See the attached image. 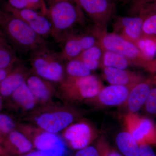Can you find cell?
Here are the masks:
<instances>
[{"label":"cell","mask_w":156,"mask_h":156,"mask_svg":"<svg viewBox=\"0 0 156 156\" xmlns=\"http://www.w3.org/2000/svg\"><path fill=\"white\" fill-rule=\"evenodd\" d=\"M135 44L147 58L151 60L156 59V41L154 38L142 36Z\"/></svg>","instance_id":"4316f807"},{"label":"cell","mask_w":156,"mask_h":156,"mask_svg":"<svg viewBox=\"0 0 156 156\" xmlns=\"http://www.w3.org/2000/svg\"><path fill=\"white\" fill-rule=\"evenodd\" d=\"M61 44H62V48L60 53L65 61L78 58L84 51L80 34H72Z\"/></svg>","instance_id":"ffe728a7"},{"label":"cell","mask_w":156,"mask_h":156,"mask_svg":"<svg viewBox=\"0 0 156 156\" xmlns=\"http://www.w3.org/2000/svg\"><path fill=\"white\" fill-rule=\"evenodd\" d=\"M146 1H152V0H146Z\"/></svg>","instance_id":"f35d334b"},{"label":"cell","mask_w":156,"mask_h":156,"mask_svg":"<svg viewBox=\"0 0 156 156\" xmlns=\"http://www.w3.org/2000/svg\"><path fill=\"white\" fill-rule=\"evenodd\" d=\"M63 98L70 102H80L95 97L103 88L102 82L93 75L83 77L66 78L59 84Z\"/></svg>","instance_id":"8992f818"},{"label":"cell","mask_w":156,"mask_h":156,"mask_svg":"<svg viewBox=\"0 0 156 156\" xmlns=\"http://www.w3.org/2000/svg\"><path fill=\"white\" fill-rule=\"evenodd\" d=\"M0 156H1V155H0Z\"/></svg>","instance_id":"7bdbcfd3"},{"label":"cell","mask_w":156,"mask_h":156,"mask_svg":"<svg viewBox=\"0 0 156 156\" xmlns=\"http://www.w3.org/2000/svg\"><path fill=\"white\" fill-rule=\"evenodd\" d=\"M126 130L139 145H156V126L151 119L129 112L124 117Z\"/></svg>","instance_id":"9c48e42d"},{"label":"cell","mask_w":156,"mask_h":156,"mask_svg":"<svg viewBox=\"0 0 156 156\" xmlns=\"http://www.w3.org/2000/svg\"><path fill=\"white\" fill-rule=\"evenodd\" d=\"M24 63L18 59L11 72L0 83V93L5 97L11 96L26 81L30 73Z\"/></svg>","instance_id":"9a60e30c"},{"label":"cell","mask_w":156,"mask_h":156,"mask_svg":"<svg viewBox=\"0 0 156 156\" xmlns=\"http://www.w3.org/2000/svg\"><path fill=\"white\" fill-rule=\"evenodd\" d=\"M130 61L122 54L109 50H104L101 67H112L119 69H126L131 66Z\"/></svg>","instance_id":"603a6c76"},{"label":"cell","mask_w":156,"mask_h":156,"mask_svg":"<svg viewBox=\"0 0 156 156\" xmlns=\"http://www.w3.org/2000/svg\"><path fill=\"white\" fill-rule=\"evenodd\" d=\"M120 1H122V0H120Z\"/></svg>","instance_id":"ee69618b"},{"label":"cell","mask_w":156,"mask_h":156,"mask_svg":"<svg viewBox=\"0 0 156 156\" xmlns=\"http://www.w3.org/2000/svg\"><path fill=\"white\" fill-rule=\"evenodd\" d=\"M48 17L52 27V35L62 43L77 26L85 22L84 12L75 0H45Z\"/></svg>","instance_id":"6da1fadb"},{"label":"cell","mask_w":156,"mask_h":156,"mask_svg":"<svg viewBox=\"0 0 156 156\" xmlns=\"http://www.w3.org/2000/svg\"><path fill=\"white\" fill-rule=\"evenodd\" d=\"M117 147L125 156H139L140 145L128 131L120 132L116 138Z\"/></svg>","instance_id":"44dd1931"},{"label":"cell","mask_w":156,"mask_h":156,"mask_svg":"<svg viewBox=\"0 0 156 156\" xmlns=\"http://www.w3.org/2000/svg\"><path fill=\"white\" fill-rule=\"evenodd\" d=\"M8 44L5 37L4 35L2 32L0 30V46Z\"/></svg>","instance_id":"d590c367"},{"label":"cell","mask_w":156,"mask_h":156,"mask_svg":"<svg viewBox=\"0 0 156 156\" xmlns=\"http://www.w3.org/2000/svg\"><path fill=\"white\" fill-rule=\"evenodd\" d=\"M14 66L9 68L6 69L0 70V83L7 76L8 74L11 72Z\"/></svg>","instance_id":"e575fe53"},{"label":"cell","mask_w":156,"mask_h":156,"mask_svg":"<svg viewBox=\"0 0 156 156\" xmlns=\"http://www.w3.org/2000/svg\"><path fill=\"white\" fill-rule=\"evenodd\" d=\"M144 18L139 15L119 17L114 23L113 32L136 44L142 37V26Z\"/></svg>","instance_id":"4fadbf2b"},{"label":"cell","mask_w":156,"mask_h":156,"mask_svg":"<svg viewBox=\"0 0 156 156\" xmlns=\"http://www.w3.org/2000/svg\"><path fill=\"white\" fill-rule=\"evenodd\" d=\"M18 59L15 50L9 44L0 46V70L12 67Z\"/></svg>","instance_id":"484cf974"},{"label":"cell","mask_w":156,"mask_h":156,"mask_svg":"<svg viewBox=\"0 0 156 156\" xmlns=\"http://www.w3.org/2000/svg\"><path fill=\"white\" fill-rule=\"evenodd\" d=\"M11 96L14 102L23 111H34L38 104L26 82L16 89Z\"/></svg>","instance_id":"d6986e66"},{"label":"cell","mask_w":156,"mask_h":156,"mask_svg":"<svg viewBox=\"0 0 156 156\" xmlns=\"http://www.w3.org/2000/svg\"><path fill=\"white\" fill-rule=\"evenodd\" d=\"M153 82V76L147 77L130 91L126 104L129 112L136 113L144 105Z\"/></svg>","instance_id":"e0dca14e"},{"label":"cell","mask_w":156,"mask_h":156,"mask_svg":"<svg viewBox=\"0 0 156 156\" xmlns=\"http://www.w3.org/2000/svg\"><path fill=\"white\" fill-rule=\"evenodd\" d=\"M20 128V131L29 138L37 150L46 152L51 156H69L64 140L57 134L28 124H23Z\"/></svg>","instance_id":"52a82bcc"},{"label":"cell","mask_w":156,"mask_h":156,"mask_svg":"<svg viewBox=\"0 0 156 156\" xmlns=\"http://www.w3.org/2000/svg\"><path fill=\"white\" fill-rule=\"evenodd\" d=\"M2 100H1V97H0V110H1V107H2Z\"/></svg>","instance_id":"74e56055"},{"label":"cell","mask_w":156,"mask_h":156,"mask_svg":"<svg viewBox=\"0 0 156 156\" xmlns=\"http://www.w3.org/2000/svg\"><path fill=\"white\" fill-rule=\"evenodd\" d=\"M33 111L29 119L34 126L44 131L57 133L62 131L76 119V112L65 106L43 105Z\"/></svg>","instance_id":"5b68a950"},{"label":"cell","mask_w":156,"mask_h":156,"mask_svg":"<svg viewBox=\"0 0 156 156\" xmlns=\"http://www.w3.org/2000/svg\"><path fill=\"white\" fill-rule=\"evenodd\" d=\"M139 156H156V154L150 145L144 144L140 145Z\"/></svg>","instance_id":"d6a6232c"},{"label":"cell","mask_w":156,"mask_h":156,"mask_svg":"<svg viewBox=\"0 0 156 156\" xmlns=\"http://www.w3.org/2000/svg\"><path fill=\"white\" fill-rule=\"evenodd\" d=\"M29 60L32 71L47 80L60 84L66 78L65 60L60 52L50 50L47 45L30 53Z\"/></svg>","instance_id":"277c9868"},{"label":"cell","mask_w":156,"mask_h":156,"mask_svg":"<svg viewBox=\"0 0 156 156\" xmlns=\"http://www.w3.org/2000/svg\"><path fill=\"white\" fill-rule=\"evenodd\" d=\"M0 29L6 39L21 53H30L47 45L45 39L22 19L4 8L0 9Z\"/></svg>","instance_id":"7a4b0ae2"},{"label":"cell","mask_w":156,"mask_h":156,"mask_svg":"<svg viewBox=\"0 0 156 156\" xmlns=\"http://www.w3.org/2000/svg\"><path fill=\"white\" fill-rule=\"evenodd\" d=\"M75 156H99V154L96 147L89 146L78 150Z\"/></svg>","instance_id":"1f68e13d"},{"label":"cell","mask_w":156,"mask_h":156,"mask_svg":"<svg viewBox=\"0 0 156 156\" xmlns=\"http://www.w3.org/2000/svg\"><path fill=\"white\" fill-rule=\"evenodd\" d=\"M15 124L14 120L5 114H0V133L9 134L14 130Z\"/></svg>","instance_id":"4dcf8cb0"},{"label":"cell","mask_w":156,"mask_h":156,"mask_svg":"<svg viewBox=\"0 0 156 156\" xmlns=\"http://www.w3.org/2000/svg\"><path fill=\"white\" fill-rule=\"evenodd\" d=\"M97 133L90 123L81 121L72 124L62 131V138L72 148L82 149L89 146L96 138Z\"/></svg>","instance_id":"30bf717a"},{"label":"cell","mask_w":156,"mask_h":156,"mask_svg":"<svg viewBox=\"0 0 156 156\" xmlns=\"http://www.w3.org/2000/svg\"><path fill=\"white\" fill-rule=\"evenodd\" d=\"M122 1H126V0H122Z\"/></svg>","instance_id":"60d3db41"},{"label":"cell","mask_w":156,"mask_h":156,"mask_svg":"<svg viewBox=\"0 0 156 156\" xmlns=\"http://www.w3.org/2000/svg\"><path fill=\"white\" fill-rule=\"evenodd\" d=\"M5 146V152L19 156L29 152L34 147L32 142L22 131L14 130L8 134Z\"/></svg>","instance_id":"ac0fdd59"},{"label":"cell","mask_w":156,"mask_h":156,"mask_svg":"<svg viewBox=\"0 0 156 156\" xmlns=\"http://www.w3.org/2000/svg\"><path fill=\"white\" fill-rule=\"evenodd\" d=\"M105 79L110 85L126 86L133 88L146 78L139 73L126 69L103 67Z\"/></svg>","instance_id":"2e32d148"},{"label":"cell","mask_w":156,"mask_h":156,"mask_svg":"<svg viewBox=\"0 0 156 156\" xmlns=\"http://www.w3.org/2000/svg\"><path fill=\"white\" fill-rule=\"evenodd\" d=\"M18 156H51L48 153L43 151L37 150L31 151L27 153Z\"/></svg>","instance_id":"836d02e7"},{"label":"cell","mask_w":156,"mask_h":156,"mask_svg":"<svg viewBox=\"0 0 156 156\" xmlns=\"http://www.w3.org/2000/svg\"><path fill=\"white\" fill-rule=\"evenodd\" d=\"M6 5L18 10H35L48 16V6L45 0H8Z\"/></svg>","instance_id":"cb8c5ba5"},{"label":"cell","mask_w":156,"mask_h":156,"mask_svg":"<svg viewBox=\"0 0 156 156\" xmlns=\"http://www.w3.org/2000/svg\"><path fill=\"white\" fill-rule=\"evenodd\" d=\"M0 155L2 156H7V154L6 153L5 151L0 145Z\"/></svg>","instance_id":"8d00e7d4"},{"label":"cell","mask_w":156,"mask_h":156,"mask_svg":"<svg viewBox=\"0 0 156 156\" xmlns=\"http://www.w3.org/2000/svg\"><path fill=\"white\" fill-rule=\"evenodd\" d=\"M75 1L95 24V27L101 30H107L116 10L114 0Z\"/></svg>","instance_id":"ba28073f"},{"label":"cell","mask_w":156,"mask_h":156,"mask_svg":"<svg viewBox=\"0 0 156 156\" xmlns=\"http://www.w3.org/2000/svg\"><path fill=\"white\" fill-rule=\"evenodd\" d=\"M104 51L103 48L98 44L85 50L78 58L92 71L101 66Z\"/></svg>","instance_id":"7402d4cb"},{"label":"cell","mask_w":156,"mask_h":156,"mask_svg":"<svg viewBox=\"0 0 156 156\" xmlns=\"http://www.w3.org/2000/svg\"></svg>","instance_id":"b9f144b4"},{"label":"cell","mask_w":156,"mask_h":156,"mask_svg":"<svg viewBox=\"0 0 156 156\" xmlns=\"http://www.w3.org/2000/svg\"><path fill=\"white\" fill-rule=\"evenodd\" d=\"M3 8L22 19L43 38L52 37V25L48 16L35 10L12 9L6 4Z\"/></svg>","instance_id":"8fae6325"},{"label":"cell","mask_w":156,"mask_h":156,"mask_svg":"<svg viewBox=\"0 0 156 156\" xmlns=\"http://www.w3.org/2000/svg\"><path fill=\"white\" fill-rule=\"evenodd\" d=\"M153 76L152 86L144 107L146 112L151 115L156 116V73Z\"/></svg>","instance_id":"83f0119b"},{"label":"cell","mask_w":156,"mask_h":156,"mask_svg":"<svg viewBox=\"0 0 156 156\" xmlns=\"http://www.w3.org/2000/svg\"><path fill=\"white\" fill-rule=\"evenodd\" d=\"M26 83L38 104L42 106L50 104L56 91L54 83L37 75L31 70Z\"/></svg>","instance_id":"5bb4252c"},{"label":"cell","mask_w":156,"mask_h":156,"mask_svg":"<svg viewBox=\"0 0 156 156\" xmlns=\"http://www.w3.org/2000/svg\"><path fill=\"white\" fill-rule=\"evenodd\" d=\"M132 87L110 85L104 87L95 97L86 101L99 106H119L126 103Z\"/></svg>","instance_id":"7c38bea8"},{"label":"cell","mask_w":156,"mask_h":156,"mask_svg":"<svg viewBox=\"0 0 156 156\" xmlns=\"http://www.w3.org/2000/svg\"><path fill=\"white\" fill-rule=\"evenodd\" d=\"M155 39V41H156V38H154Z\"/></svg>","instance_id":"ab89813d"},{"label":"cell","mask_w":156,"mask_h":156,"mask_svg":"<svg viewBox=\"0 0 156 156\" xmlns=\"http://www.w3.org/2000/svg\"><path fill=\"white\" fill-rule=\"evenodd\" d=\"M96 147L99 156H122L113 148L104 138H100L98 140Z\"/></svg>","instance_id":"f546056e"},{"label":"cell","mask_w":156,"mask_h":156,"mask_svg":"<svg viewBox=\"0 0 156 156\" xmlns=\"http://www.w3.org/2000/svg\"><path fill=\"white\" fill-rule=\"evenodd\" d=\"M92 32L96 36L104 50L116 52L125 56L134 66L148 72L156 73V59L151 60L145 57L134 43L114 32L101 30L95 27Z\"/></svg>","instance_id":"3957f363"},{"label":"cell","mask_w":156,"mask_h":156,"mask_svg":"<svg viewBox=\"0 0 156 156\" xmlns=\"http://www.w3.org/2000/svg\"><path fill=\"white\" fill-rule=\"evenodd\" d=\"M66 76L83 77L91 75L92 71L85 65L79 58L67 61L65 64Z\"/></svg>","instance_id":"d4e9b609"},{"label":"cell","mask_w":156,"mask_h":156,"mask_svg":"<svg viewBox=\"0 0 156 156\" xmlns=\"http://www.w3.org/2000/svg\"><path fill=\"white\" fill-rule=\"evenodd\" d=\"M143 36L156 38V14L145 17L142 26Z\"/></svg>","instance_id":"f1b7e54d"}]
</instances>
